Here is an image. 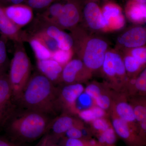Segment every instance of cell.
Masks as SVG:
<instances>
[{"label": "cell", "instance_id": "obj_30", "mask_svg": "<svg viewBox=\"0 0 146 146\" xmlns=\"http://www.w3.org/2000/svg\"><path fill=\"white\" fill-rule=\"evenodd\" d=\"M105 85H102L93 82L89 84L84 88V92L92 99L93 101L101 94L106 88Z\"/></svg>", "mask_w": 146, "mask_h": 146}, {"label": "cell", "instance_id": "obj_16", "mask_svg": "<svg viewBox=\"0 0 146 146\" xmlns=\"http://www.w3.org/2000/svg\"><path fill=\"white\" fill-rule=\"evenodd\" d=\"M84 15L90 28L96 30L106 28L102 9L96 3H87L84 9Z\"/></svg>", "mask_w": 146, "mask_h": 146}, {"label": "cell", "instance_id": "obj_14", "mask_svg": "<svg viewBox=\"0 0 146 146\" xmlns=\"http://www.w3.org/2000/svg\"><path fill=\"white\" fill-rule=\"evenodd\" d=\"M80 17L78 5L70 0L63 5L62 11L56 22L63 27L70 28L76 25Z\"/></svg>", "mask_w": 146, "mask_h": 146}, {"label": "cell", "instance_id": "obj_24", "mask_svg": "<svg viewBox=\"0 0 146 146\" xmlns=\"http://www.w3.org/2000/svg\"><path fill=\"white\" fill-rule=\"evenodd\" d=\"M58 146H105L92 138L88 139H70L63 137Z\"/></svg>", "mask_w": 146, "mask_h": 146}, {"label": "cell", "instance_id": "obj_22", "mask_svg": "<svg viewBox=\"0 0 146 146\" xmlns=\"http://www.w3.org/2000/svg\"><path fill=\"white\" fill-rule=\"evenodd\" d=\"M77 115L82 121L89 123L99 118L109 117L108 112L95 105L80 110Z\"/></svg>", "mask_w": 146, "mask_h": 146}, {"label": "cell", "instance_id": "obj_15", "mask_svg": "<svg viewBox=\"0 0 146 146\" xmlns=\"http://www.w3.org/2000/svg\"><path fill=\"white\" fill-rule=\"evenodd\" d=\"M118 42L127 48H134L143 46L146 42L145 29L142 27H133L120 36Z\"/></svg>", "mask_w": 146, "mask_h": 146}, {"label": "cell", "instance_id": "obj_7", "mask_svg": "<svg viewBox=\"0 0 146 146\" xmlns=\"http://www.w3.org/2000/svg\"><path fill=\"white\" fill-rule=\"evenodd\" d=\"M108 114L112 127L117 136L128 146L146 145L139 137L138 133L133 130L127 123L119 118L111 107Z\"/></svg>", "mask_w": 146, "mask_h": 146}, {"label": "cell", "instance_id": "obj_5", "mask_svg": "<svg viewBox=\"0 0 146 146\" xmlns=\"http://www.w3.org/2000/svg\"><path fill=\"white\" fill-rule=\"evenodd\" d=\"M108 46L105 41L99 38H92L88 41L83 56V64L86 69L91 71L102 68Z\"/></svg>", "mask_w": 146, "mask_h": 146}, {"label": "cell", "instance_id": "obj_32", "mask_svg": "<svg viewBox=\"0 0 146 146\" xmlns=\"http://www.w3.org/2000/svg\"><path fill=\"white\" fill-rule=\"evenodd\" d=\"M39 38L52 53L58 49L56 42L54 39L48 36L44 32L39 33L35 35Z\"/></svg>", "mask_w": 146, "mask_h": 146}, {"label": "cell", "instance_id": "obj_31", "mask_svg": "<svg viewBox=\"0 0 146 146\" xmlns=\"http://www.w3.org/2000/svg\"><path fill=\"white\" fill-rule=\"evenodd\" d=\"M123 63L126 71L131 74L137 72L142 66L141 63L131 55L126 56Z\"/></svg>", "mask_w": 146, "mask_h": 146}, {"label": "cell", "instance_id": "obj_39", "mask_svg": "<svg viewBox=\"0 0 146 146\" xmlns=\"http://www.w3.org/2000/svg\"><path fill=\"white\" fill-rule=\"evenodd\" d=\"M137 2L142 4H146V0H135Z\"/></svg>", "mask_w": 146, "mask_h": 146}, {"label": "cell", "instance_id": "obj_11", "mask_svg": "<svg viewBox=\"0 0 146 146\" xmlns=\"http://www.w3.org/2000/svg\"><path fill=\"white\" fill-rule=\"evenodd\" d=\"M3 8L7 16L20 28L28 24L33 18V9L28 5H13Z\"/></svg>", "mask_w": 146, "mask_h": 146}, {"label": "cell", "instance_id": "obj_9", "mask_svg": "<svg viewBox=\"0 0 146 146\" xmlns=\"http://www.w3.org/2000/svg\"><path fill=\"white\" fill-rule=\"evenodd\" d=\"M13 98L8 76L5 74L0 76V126L3 125L11 117Z\"/></svg>", "mask_w": 146, "mask_h": 146}, {"label": "cell", "instance_id": "obj_40", "mask_svg": "<svg viewBox=\"0 0 146 146\" xmlns=\"http://www.w3.org/2000/svg\"><path fill=\"white\" fill-rule=\"evenodd\" d=\"M7 1H10V0H7Z\"/></svg>", "mask_w": 146, "mask_h": 146}, {"label": "cell", "instance_id": "obj_17", "mask_svg": "<svg viewBox=\"0 0 146 146\" xmlns=\"http://www.w3.org/2000/svg\"><path fill=\"white\" fill-rule=\"evenodd\" d=\"M37 66L40 73L53 83L61 81L63 67L52 58L37 60Z\"/></svg>", "mask_w": 146, "mask_h": 146}, {"label": "cell", "instance_id": "obj_37", "mask_svg": "<svg viewBox=\"0 0 146 146\" xmlns=\"http://www.w3.org/2000/svg\"><path fill=\"white\" fill-rule=\"evenodd\" d=\"M0 146H21L17 143L0 136Z\"/></svg>", "mask_w": 146, "mask_h": 146}, {"label": "cell", "instance_id": "obj_25", "mask_svg": "<svg viewBox=\"0 0 146 146\" xmlns=\"http://www.w3.org/2000/svg\"><path fill=\"white\" fill-rule=\"evenodd\" d=\"M95 136L99 143L105 146H115L118 138L112 126Z\"/></svg>", "mask_w": 146, "mask_h": 146}, {"label": "cell", "instance_id": "obj_27", "mask_svg": "<svg viewBox=\"0 0 146 146\" xmlns=\"http://www.w3.org/2000/svg\"><path fill=\"white\" fill-rule=\"evenodd\" d=\"M64 4L60 2H54L48 7L43 14V18L47 22H56L63 9Z\"/></svg>", "mask_w": 146, "mask_h": 146}, {"label": "cell", "instance_id": "obj_20", "mask_svg": "<svg viewBox=\"0 0 146 146\" xmlns=\"http://www.w3.org/2000/svg\"><path fill=\"white\" fill-rule=\"evenodd\" d=\"M126 13L129 19L135 23H142L146 20V4L130 0L126 7Z\"/></svg>", "mask_w": 146, "mask_h": 146}, {"label": "cell", "instance_id": "obj_12", "mask_svg": "<svg viewBox=\"0 0 146 146\" xmlns=\"http://www.w3.org/2000/svg\"><path fill=\"white\" fill-rule=\"evenodd\" d=\"M106 29H119L125 25V19L119 6L115 3H106L102 9Z\"/></svg>", "mask_w": 146, "mask_h": 146}, {"label": "cell", "instance_id": "obj_23", "mask_svg": "<svg viewBox=\"0 0 146 146\" xmlns=\"http://www.w3.org/2000/svg\"><path fill=\"white\" fill-rule=\"evenodd\" d=\"M29 44L37 60H44L51 58L52 53L36 36L30 39Z\"/></svg>", "mask_w": 146, "mask_h": 146}, {"label": "cell", "instance_id": "obj_18", "mask_svg": "<svg viewBox=\"0 0 146 146\" xmlns=\"http://www.w3.org/2000/svg\"><path fill=\"white\" fill-rule=\"evenodd\" d=\"M44 32L54 39L58 49L67 50L72 49L74 44L72 37L58 27L53 25L48 26L45 28Z\"/></svg>", "mask_w": 146, "mask_h": 146}, {"label": "cell", "instance_id": "obj_33", "mask_svg": "<svg viewBox=\"0 0 146 146\" xmlns=\"http://www.w3.org/2000/svg\"><path fill=\"white\" fill-rule=\"evenodd\" d=\"M7 61V54L5 42L0 40V76L5 74Z\"/></svg>", "mask_w": 146, "mask_h": 146}, {"label": "cell", "instance_id": "obj_4", "mask_svg": "<svg viewBox=\"0 0 146 146\" xmlns=\"http://www.w3.org/2000/svg\"><path fill=\"white\" fill-rule=\"evenodd\" d=\"M102 68L110 80L108 85L110 88L117 92L123 91L127 80L123 61L119 55L112 52H106Z\"/></svg>", "mask_w": 146, "mask_h": 146}, {"label": "cell", "instance_id": "obj_8", "mask_svg": "<svg viewBox=\"0 0 146 146\" xmlns=\"http://www.w3.org/2000/svg\"><path fill=\"white\" fill-rule=\"evenodd\" d=\"M111 108L119 118L127 123L138 134V124L135 119L133 108L124 93L115 91Z\"/></svg>", "mask_w": 146, "mask_h": 146}, {"label": "cell", "instance_id": "obj_26", "mask_svg": "<svg viewBox=\"0 0 146 146\" xmlns=\"http://www.w3.org/2000/svg\"><path fill=\"white\" fill-rule=\"evenodd\" d=\"M89 128L93 136L103 132L112 126L109 117L99 118L91 122Z\"/></svg>", "mask_w": 146, "mask_h": 146}, {"label": "cell", "instance_id": "obj_13", "mask_svg": "<svg viewBox=\"0 0 146 146\" xmlns=\"http://www.w3.org/2000/svg\"><path fill=\"white\" fill-rule=\"evenodd\" d=\"M86 70H88L81 60L77 59L70 60L63 66L61 81L66 84L80 83V81L86 79L87 77L82 75L83 71Z\"/></svg>", "mask_w": 146, "mask_h": 146}, {"label": "cell", "instance_id": "obj_38", "mask_svg": "<svg viewBox=\"0 0 146 146\" xmlns=\"http://www.w3.org/2000/svg\"><path fill=\"white\" fill-rule=\"evenodd\" d=\"M25 0H10L9 1L12 3L13 5L21 4Z\"/></svg>", "mask_w": 146, "mask_h": 146}, {"label": "cell", "instance_id": "obj_35", "mask_svg": "<svg viewBox=\"0 0 146 146\" xmlns=\"http://www.w3.org/2000/svg\"><path fill=\"white\" fill-rule=\"evenodd\" d=\"M56 0H27L28 5L31 8L42 9L48 7Z\"/></svg>", "mask_w": 146, "mask_h": 146}, {"label": "cell", "instance_id": "obj_28", "mask_svg": "<svg viewBox=\"0 0 146 146\" xmlns=\"http://www.w3.org/2000/svg\"><path fill=\"white\" fill-rule=\"evenodd\" d=\"M134 96H145L146 94V69L142 71L137 77L134 84Z\"/></svg>", "mask_w": 146, "mask_h": 146}, {"label": "cell", "instance_id": "obj_1", "mask_svg": "<svg viewBox=\"0 0 146 146\" xmlns=\"http://www.w3.org/2000/svg\"><path fill=\"white\" fill-rule=\"evenodd\" d=\"M59 90L42 74L30 77L19 101L28 110L48 116L58 110L57 99Z\"/></svg>", "mask_w": 146, "mask_h": 146}, {"label": "cell", "instance_id": "obj_29", "mask_svg": "<svg viewBox=\"0 0 146 146\" xmlns=\"http://www.w3.org/2000/svg\"><path fill=\"white\" fill-rule=\"evenodd\" d=\"M72 56V49L67 50L58 49L52 52L51 58L63 67L71 60Z\"/></svg>", "mask_w": 146, "mask_h": 146}, {"label": "cell", "instance_id": "obj_2", "mask_svg": "<svg viewBox=\"0 0 146 146\" xmlns=\"http://www.w3.org/2000/svg\"><path fill=\"white\" fill-rule=\"evenodd\" d=\"M51 122L48 115L27 110L12 118L7 130L16 139L30 142L38 139L48 131Z\"/></svg>", "mask_w": 146, "mask_h": 146}, {"label": "cell", "instance_id": "obj_19", "mask_svg": "<svg viewBox=\"0 0 146 146\" xmlns=\"http://www.w3.org/2000/svg\"><path fill=\"white\" fill-rule=\"evenodd\" d=\"M0 31L4 35L17 42H21L22 36L20 28L15 25L6 15L3 8L0 7Z\"/></svg>", "mask_w": 146, "mask_h": 146}, {"label": "cell", "instance_id": "obj_6", "mask_svg": "<svg viewBox=\"0 0 146 146\" xmlns=\"http://www.w3.org/2000/svg\"><path fill=\"white\" fill-rule=\"evenodd\" d=\"M84 87L81 83L66 84L58 93L57 106L58 110H62L63 113L77 115L78 99L84 92Z\"/></svg>", "mask_w": 146, "mask_h": 146}, {"label": "cell", "instance_id": "obj_10", "mask_svg": "<svg viewBox=\"0 0 146 146\" xmlns=\"http://www.w3.org/2000/svg\"><path fill=\"white\" fill-rule=\"evenodd\" d=\"M82 123L83 121L79 118L63 113L59 117L52 120L48 129L52 132L51 135L50 136L56 142L58 139L63 138L66 131L71 128Z\"/></svg>", "mask_w": 146, "mask_h": 146}, {"label": "cell", "instance_id": "obj_36", "mask_svg": "<svg viewBox=\"0 0 146 146\" xmlns=\"http://www.w3.org/2000/svg\"><path fill=\"white\" fill-rule=\"evenodd\" d=\"M49 135H47L40 142L37 146H58Z\"/></svg>", "mask_w": 146, "mask_h": 146}, {"label": "cell", "instance_id": "obj_34", "mask_svg": "<svg viewBox=\"0 0 146 146\" xmlns=\"http://www.w3.org/2000/svg\"><path fill=\"white\" fill-rule=\"evenodd\" d=\"M131 56L138 60L141 65L146 62V49L143 46L134 48L131 52Z\"/></svg>", "mask_w": 146, "mask_h": 146}, {"label": "cell", "instance_id": "obj_3", "mask_svg": "<svg viewBox=\"0 0 146 146\" xmlns=\"http://www.w3.org/2000/svg\"><path fill=\"white\" fill-rule=\"evenodd\" d=\"M31 64L25 52L17 50L10 65L9 80L13 98L19 100L30 78Z\"/></svg>", "mask_w": 146, "mask_h": 146}, {"label": "cell", "instance_id": "obj_21", "mask_svg": "<svg viewBox=\"0 0 146 146\" xmlns=\"http://www.w3.org/2000/svg\"><path fill=\"white\" fill-rule=\"evenodd\" d=\"M128 100L133 108L135 119L138 124L146 120V100L145 96L127 97Z\"/></svg>", "mask_w": 146, "mask_h": 146}]
</instances>
